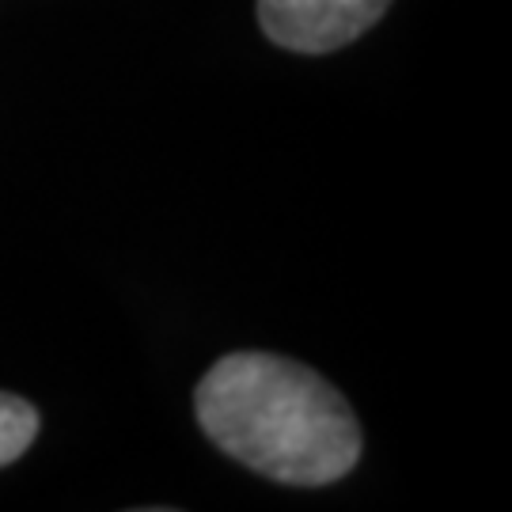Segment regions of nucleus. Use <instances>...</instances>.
Returning a JSON list of instances; mask_svg holds the SVG:
<instances>
[{
	"instance_id": "obj_1",
	"label": "nucleus",
	"mask_w": 512,
	"mask_h": 512,
	"mask_svg": "<svg viewBox=\"0 0 512 512\" xmlns=\"http://www.w3.org/2000/svg\"><path fill=\"white\" fill-rule=\"evenodd\" d=\"M194 414L205 437L285 486H330L361 456V425L334 387L277 353H228L202 376Z\"/></svg>"
},
{
	"instance_id": "obj_2",
	"label": "nucleus",
	"mask_w": 512,
	"mask_h": 512,
	"mask_svg": "<svg viewBox=\"0 0 512 512\" xmlns=\"http://www.w3.org/2000/svg\"><path fill=\"white\" fill-rule=\"evenodd\" d=\"M387 8L391 0H258V23L285 50L330 54L376 27Z\"/></svg>"
},
{
	"instance_id": "obj_3",
	"label": "nucleus",
	"mask_w": 512,
	"mask_h": 512,
	"mask_svg": "<svg viewBox=\"0 0 512 512\" xmlns=\"http://www.w3.org/2000/svg\"><path fill=\"white\" fill-rule=\"evenodd\" d=\"M38 437V410L19 395L0 391V467L16 463Z\"/></svg>"
}]
</instances>
